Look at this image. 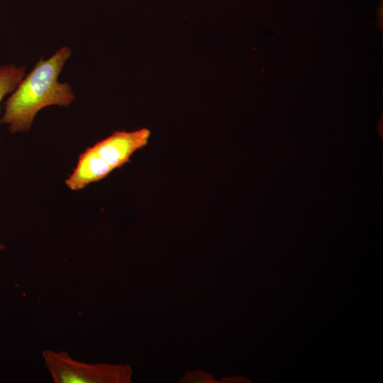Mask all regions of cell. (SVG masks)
<instances>
[{"label":"cell","mask_w":383,"mask_h":383,"mask_svg":"<svg viewBox=\"0 0 383 383\" xmlns=\"http://www.w3.org/2000/svg\"><path fill=\"white\" fill-rule=\"evenodd\" d=\"M26 67H16L14 65L0 67V104L3 98L13 91L25 77Z\"/></svg>","instance_id":"4"},{"label":"cell","mask_w":383,"mask_h":383,"mask_svg":"<svg viewBox=\"0 0 383 383\" xmlns=\"http://www.w3.org/2000/svg\"><path fill=\"white\" fill-rule=\"evenodd\" d=\"M4 248V245L0 243V251L2 250Z\"/></svg>","instance_id":"5"},{"label":"cell","mask_w":383,"mask_h":383,"mask_svg":"<svg viewBox=\"0 0 383 383\" xmlns=\"http://www.w3.org/2000/svg\"><path fill=\"white\" fill-rule=\"evenodd\" d=\"M71 52L70 48L63 47L50 58L38 61L5 102L0 124H7L13 133L28 131L42 109L52 105L69 106L72 104L75 99L72 87L57 80Z\"/></svg>","instance_id":"1"},{"label":"cell","mask_w":383,"mask_h":383,"mask_svg":"<svg viewBox=\"0 0 383 383\" xmlns=\"http://www.w3.org/2000/svg\"><path fill=\"white\" fill-rule=\"evenodd\" d=\"M150 133V131L145 128L132 131H115L87 148L79 155L75 168L66 179L67 187L78 191L105 178L115 169L128 162L135 152L145 147Z\"/></svg>","instance_id":"2"},{"label":"cell","mask_w":383,"mask_h":383,"mask_svg":"<svg viewBox=\"0 0 383 383\" xmlns=\"http://www.w3.org/2000/svg\"><path fill=\"white\" fill-rule=\"evenodd\" d=\"M45 365L55 383H127L131 370L126 365L89 364L72 359L65 351L45 350Z\"/></svg>","instance_id":"3"}]
</instances>
